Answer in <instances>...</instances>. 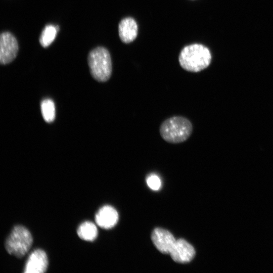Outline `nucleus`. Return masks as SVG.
<instances>
[{
    "label": "nucleus",
    "instance_id": "obj_13",
    "mask_svg": "<svg viewBox=\"0 0 273 273\" xmlns=\"http://www.w3.org/2000/svg\"><path fill=\"white\" fill-rule=\"evenodd\" d=\"M58 26L55 27L53 25H48L43 29L39 40L40 44L44 48L50 46L56 38L57 31L59 30Z\"/></svg>",
    "mask_w": 273,
    "mask_h": 273
},
{
    "label": "nucleus",
    "instance_id": "obj_8",
    "mask_svg": "<svg viewBox=\"0 0 273 273\" xmlns=\"http://www.w3.org/2000/svg\"><path fill=\"white\" fill-rule=\"evenodd\" d=\"M151 239L157 250L163 254H169L176 241L171 233L161 228L153 231Z\"/></svg>",
    "mask_w": 273,
    "mask_h": 273
},
{
    "label": "nucleus",
    "instance_id": "obj_11",
    "mask_svg": "<svg viewBox=\"0 0 273 273\" xmlns=\"http://www.w3.org/2000/svg\"><path fill=\"white\" fill-rule=\"evenodd\" d=\"M77 234L83 240L92 241L98 235V229L96 225L90 221L82 223L77 229Z\"/></svg>",
    "mask_w": 273,
    "mask_h": 273
},
{
    "label": "nucleus",
    "instance_id": "obj_10",
    "mask_svg": "<svg viewBox=\"0 0 273 273\" xmlns=\"http://www.w3.org/2000/svg\"><path fill=\"white\" fill-rule=\"evenodd\" d=\"M138 25L132 18L123 19L118 26L119 35L121 40L124 43H129L133 41L138 35Z\"/></svg>",
    "mask_w": 273,
    "mask_h": 273
},
{
    "label": "nucleus",
    "instance_id": "obj_4",
    "mask_svg": "<svg viewBox=\"0 0 273 273\" xmlns=\"http://www.w3.org/2000/svg\"><path fill=\"white\" fill-rule=\"evenodd\" d=\"M32 243L30 232L23 226L17 225L7 238L5 247L10 254L21 258L27 253Z\"/></svg>",
    "mask_w": 273,
    "mask_h": 273
},
{
    "label": "nucleus",
    "instance_id": "obj_9",
    "mask_svg": "<svg viewBox=\"0 0 273 273\" xmlns=\"http://www.w3.org/2000/svg\"><path fill=\"white\" fill-rule=\"evenodd\" d=\"M95 220L100 227L105 229H111L117 223L118 214L113 207L104 206L96 213Z\"/></svg>",
    "mask_w": 273,
    "mask_h": 273
},
{
    "label": "nucleus",
    "instance_id": "obj_7",
    "mask_svg": "<svg viewBox=\"0 0 273 273\" xmlns=\"http://www.w3.org/2000/svg\"><path fill=\"white\" fill-rule=\"evenodd\" d=\"M48 259L46 252L41 249H36L31 253L26 262L25 273H43L46 271Z\"/></svg>",
    "mask_w": 273,
    "mask_h": 273
},
{
    "label": "nucleus",
    "instance_id": "obj_2",
    "mask_svg": "<svg viewBox=\"0 0 273 273\" xmlns=\"http://www.w3.org/2000/svg\"><path fill=\"white\" fill-rule=\"evenodd\" d=\"M211 56L209 50L200 44L185 47L180 52L178 61L184 70L198 72L206 68L210 64Z\"/></svg>",
    "mask_w": 273,
    "mask_h": 273
},
{
    "label": "nucleus",
    "instance_id": "obj_12",
    "mask_svg": "<svg viewBox=\"0 0 273 273\" xmlns=\"http://www.w3.org/2000/svg\"><path fill=\"white\" fill-rule=\"evenodd\" d=\"M42 116L44 120L48 122H52L55 118L56 110L54 101L50 99L42 101L40 105Z\"/></svg>",
    "mask_w": 273,
    "mask_h": 273
},
{
    "label": "nucleus",
    "instance_id": "obj_3",
    "mask_svg": "<svg viewBox=\"0 0 273 273\" xmlns=\"http://www.w3.org/2000/svg\"><path fill=\"white\" fill-rule=\"evenodd\" d=\"M87 62L90 72L95 80L104 82L110 78L112 72V61L106 48L99 47L92 50L88 54Z\"/></svg>",
    "mask_w": 273,
    "mask_h": 273
},
{
    "label": "nucleus",
    "instance_id": "obj_5",
    "mask_svg": "<svg viewBox=\"0 0 273 273\" xmlns=\"http://www.w3.org/2000/svg\"><path fill=\"white\" fill-rule=\"evenodd\" d=\"M18 44L15 37L9 32L0 36V63L6 65L13 61L17 55Z\"/></svg>",
    "mask_w": 273,
    "mask_h": 273
},
{
    "label": "nucleus",
    "instance_id": "obj_14",
    "mask_svg": "<svg viewBox=\"0 0 273 273\" xmlns=\"http://www.w3.org/2000/svg\"><path fill=\"white\" fill-rule=\"evenodd\" d=\"M146 182L148 187L154 191H158L161 187V179L155 174L149 175L146 178Z\"/></svg>",
    "mask_w": 273,
    "mask_h": 273
},
{
    "label": "nucleus",
    "instance_id": "obj_6",
    "mask_svg": "<svg viewBox=\"0 0 273 273\" xmlns=\"http://www.w3.org/2000/svg\"><path fill=\"white\" fill-rule=\"evenodd\" d=\"M170 255L176 262L188 263L195 257L196 252L192 245L183 239L176 240Z\"/></svg>",
    "mask_w": 273,
    "mask_h": 273
},
{
    "label": "nucleus",
    "instance_id": "obj_1",
    "mask_svg": "<svg viewBox=\"0 0 273 273\" xmlns=\"http://www.w3.org/2000/svg\"><path fill=\"white\" fill-rule=\"evenodd\" d=\"M190 120L182 116H173L166 119L161 124L159 132L166 142L179 144L187 141L193 132Z\"/></svg>",
    "mask_w": 273,
    "mask_h": 273
}]
</instances>
